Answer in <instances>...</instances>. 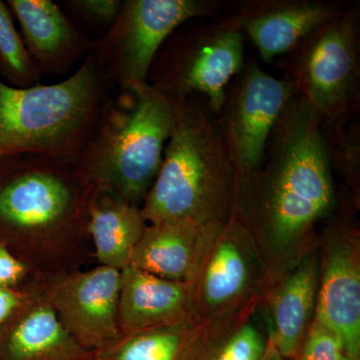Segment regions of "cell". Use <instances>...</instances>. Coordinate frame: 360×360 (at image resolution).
Wrapping results in <instances>:
<instances>
[{
	"instance_id": "cell-11",
	"label": "cell",
	"mask_w": 360,
	"mask_h": 360,
	"mask_svg": "<svg viewBox=\"0 0 360 360\" xmlns=\"http://www.w3.org/2000/svg\"><path fill=\"white\" fill-rule=\"evenodd\" d=\"M350 212L331 219L319 241L314 319L340 336L348 359L360 360V236Z\"/></svg>"
},
{
	"instance_id": "cell-9",
	"label": "cell",
	"mask_w": 360,
	"mask_h": 360,
	"mask_svg": "<svg viewBox=\"0 0 360 360\" xmlns=\"http://www.w3.org/2000/svg\"><path fill=\"white\" fill-rule=\"evenodd\" d=\"M274 283L264 246L240 217L210 224L193 283L196 314L212 319L262 303Z\"/></svg>"
},
{
	"instance_id": "cell-26",
	"label": "cell",
	"mask_w": 360,
	"mask_h": 360,
	"mask_svg": "<svg viewBox=\"0 0 360 360\" xmlns=\"http://www.w3.org/2000/svg\"><path fill=\"white\" fill-rule=\"evenodd\" d=\"M25 265L0 243V286L13 288L25 276Z\"/></svg>"
},
{
	"instance_id": "cell-13",
	"label": "cell",
	"mask_w": 360,
	"mask_h": 360,
	"mask_svg": "<svg viewBox=\"0 0 360 360\" xmlns=\"http://www.w3.org/2000/svg\"><path fill=\"white\" fill-rule=\"evenodd\" d=\"M345 11L341 4L323 0H248L222 20L248 35L262 61L271 63Z\"/></svg>"
},
{
	"instance_id": "cell-5",
	"label": "cell",
	"mask_w": 360,
	"mask_h": 360,
	"mask_svg": "<svg viewBox=\"0 0 360 360\" xmlns=\"http://www.w3.org/2000/svg\"><path fill=\"white\" fill-rule=\"evenodd\" d=\"M7 158L13 167L0 184V224L34 236L89 219L96 189L77 161L33 153Z\"/></svg>"
},
{
	"instance_id": "cell-16",
	"label": "cell",
	"mask_w": 360,
	"mask_h": 360,
	"mask_svg": "<svg viewBox=\"0 0 360 360\" xmlns=\"http://www.w3.org/2000/svg\"><path fill=\"white\" fill-rule=\"evenodd\" d=\"M63 328L44 292L25 295L0 330V360H96Z\"/></svg>"
},
{
	"instance_id": "cell-18",
	"label": "cell",
	"mask_w": 360,
	"mask_h": 360,
	"mask_svg": "<svg viewBox=\"0 0 360 360\" xmlns=\"http://www.w3.org/2000/svg\"><path fill=\"white\" fill-rule=\"evenodd\" d=\"M194 311L193 283L167 281L130 265L122 269L118 326L122 336L175 323Z\"/></svg>"
},
{
	"instance_id": "cell-19",
	"label": "cell",
	"mask_w": 360,
	"mask_h": 360,
	"mask_svg": "<svg viewBox=\"0 0 360 360\" xmlns=\"http://www.w3.org/2000/svg\"><path fill=\"white\" fill-rule=\"evenodd\" d=\"M210 227V224L198 226L184 222L148 224L129 265L167 281L193 283Z\"/></svg>"
},
{
	"instance_id": "cell-10",
	"label": "cell",
	"mask_w": 360,
	"mask_h": 360,
	"mask_svg": "<svg viewBox=\"0 0 360 360\" xmlns=\"http://www.w3.org/2000/svg\"><path fill=\"white\" fill-rule=\"evenodd\" d=\"M231 84L217 118L238 175H245L264 162L272 131L296 89L288 77H274L252 60Z\"/></svg>"
},
{
	"instance_id": "cell-2",
	"label": "cell",
	"mask_w": 360,
	"mask_h": 360,
	"mask_svg": "<svg viewBox=\"0 0 360 360\" xmlns=\"http://www.w3.org/2000/svg\"><path fill=\"white\" fill-rule=\"evenodd\" d=\"M176 103L174 129L162 163L142 203L148 224L225 221L233 213L238 172L217 115L205 97Z\"/></svg>"
},
{
	"instance_id": "cell-4",
	"label": "cell",
	"mask_w": 360,
	"mask_h": 360,
	"mask_svg": "<svg viewBox=\"0 0 360 360\" xmlns=\"http://www.w3.org/2000/svg\"><path fill=\"white\" fill-rule=\"evenodd\" d=\"M176 103L148 82L120 89L77 162L97 191L141 206L155 184Z\"/></svg>"
},
{
	"instance_id": "cell-23",
	"label": "cell",
	"mask_w": 360,
	"mask_h": 360,
	"mask_svg": "<svg viewBox=\"0 0 360 360\" xmlns=\"http://www.w3.org/2000/svg\"><path fill=\"white\" fill-rule=\"evenodd\" d=\"M251 317L252 315L225 335L206 360H262L267 338Z\"/></svg>"
},
{
	"instance_id": "cell-12",
	"label": "cell",
	"mask_w": 360,
	"mask_h": 360,
	"mask_svg": "<svg viewBox=\"0 0 360 360\" xmlns=\"http://www.w3.org/2000/svg\"><path fill=\"white\" fill-rule=\"evenodd\" d=\"M122 270L99 265L59 274L44 291L59 321L85 349L99 354L122 338L118 326Z\"/></svg>"
},
{
	"instance_id": "cell-28",
	"label": "cell",
	"mask_w": 360,
	"mask_h": 360,
	"mask_svg": "<svg viewBox=\"0 0 360 360\" xmlns=\"http://www.w3.org/2000/svg\"><path fill=\"white\" fill-rule=\"evenodd\" d=\"M262 360H295V359H285V357L283 356L281 354H279L278 350L276 349V347H274V343L271 342V340L267 338V347L266 350H265V354L264 357H262Z\"/></svg>"
},
{
	"instance_id": "cell-3",
	"label": "cell",
	"mask_w": 360,
	"mask_h": 360,
	"mask_svg": "<svg viewBox=\"0 0 360 360\" xmlns=\"http://www.w3.org/2000/svg\"><path fill=\"white\" fill-rule=\"evenodd\" d=\"M89 52L68 79L18 89L0 79V158L22 153L78 161L111 97Z\"/></svg>"
},
{
	"instance_id": "cell-14",
	"label": "cell",
	"mask_w": 360,
	"mask_h": 360,
	"mask_svg": "<svg viewBox=\"0 0 360 360\" xmlns=\"http://www.w3.org/2000/svg\"><path fill=\"white\" fill-rule=\"evenodd\" d=\"M260 303L205 319L193 314L175 323L122 336L96 360H206L225 335L255 314Z\"/></svg>"
},
{
	"instance_id": "cell-29",
	"label": "cell",
	"mask_w": 360,
	"mask_h": 360,
	"mask_svg": "<svg viewBox=\"0 0 360 360\" xmlns=\"http://www.w3.org/2000/svg\"><path fill=\"white\" fill-rule=\"evenodd\" d=\"M342 360H352V359H348V357L347 356V355H345V359H343Z\"/></svg>"
},
{
	"instance_id": "cell-1",
	"label": "cell",
	"mask_w": 360,
	"mask_h": 360,
	"mask_svg": "<svg viewBox=\"0 0 360 360\" xmlns=\"http://www.w3.org/2000/svg\"><path fill=\"white\" fill-rule=\"evenodd\" d=\"M335 205L323 123L296 90L264 162L238 175L233 208L264 246L274 283L310 250L315 224Z\"/></svg>"
},
{
	"instance_id": "cell-7",
	"label": "cell",
	"mask_w": 360,
	"mask_h": 360,
	"mask_svg": "<svg viewBox=\"0 0 360 360\" xmlns=\"http://www.w3.org/2000/svg\"><path fill=\"white\" fill-rule=\"evenodd\" d=\"M245 65V35L220 18L172 32L153 59L148 84L175 101L205 97L219 115L227 87Z\"/></svg>"
},
{
	"instance_id": "cell-22",
	"label": "cell",
	"mask_w": 360,
	"mask_h": 360,
	"mask_svg": "<svg viewBox=\"0 0 360 360\" xmlns=\"http://www.w3.org/2000/svg\"><path fill=\"white\" fill-rule=\"evenodd\" d=\"M0 63L13 82L11 86L27 89L39 84L42 72L26 49L22 37L16 30L13 18L0 1Z\"/></svg>"
},
{
	"instance_id": "cell-21",
	"label": "cell",
	"mask_w": 360,
	"mask_h": 360,
	"mask_svg": "<svg viewBox=\"0 0 360 360\" xmlns=\"http://www.w3.org/2000/svg\"><path fill=\"white\" fill-rule=\"evenodd\" d=\"M347 113L335 122L323 124L331 167L335 168L359 198L360 168V129L356 112Z\"/></svg>"
},
{
	"instance_id": "cell-20",
	"label": "cell",
	"mask_w": 360,
	"mask_h": 360,
	"mask_svg": "<svg viewBox=\"0 0 360 360\" xmlns=\"http://www.w3.org/2000/svg\"><path fill=\"white\" fill-rule=\"evenodd\" d=\"M141 206L97 191L90 203L87 226L101 265L122 270L148 226Z\"/></svg>"
},
{
	"instance_id": "cell-27",
	"label": "cell",
	"mask_w": 360,
	"mask_h": 360,
	"mask_svg": "<svg viewBox=\"0 0 360 360\" xmlns=\"http://www.w3.org/2000/svg\"><path fill=\"white\" fill-rule=\"evenodd\" d=\"M25 295H20L13 288L0 286V330L20 309Z\"/></svg>"
},
{
	"instance_id": "cell-24",
	"label": "cell",
	"mask_w": 360,
	"mask_h": 360,
	"mask_svg": "<svg viewBox=\"0 0 360 360\" xmlns=\"http://www.w3.org/2000/svg\"><path fill=\"white\" fill-rule=\"evenodd\" d=\"M345 355L340 336L314 319L295 360H342Z\"/></svg>"
},
{
	"instance_id": "cell-25",
	"label": "cell",
	"mask_w": 360,
	"mask_h": 360,
	"mask_svg": "<svg viewBox=\"0 0 360 360\" xmlns=\"http://www.w3.org/2000/svg\"><path fill=\"white\" fill-rule=\"evenodd\" d=\"M65 4L70 7L72 13L79 18L89 21L92 25L105 27L108 30L115 22L122 1L120 0H71Z\"/></svg>"
},
{
	"instance_id": "cell-17",
	"label": "cell",
	"mask_w": 360,
	"mask_h": 360,
	"mask_svg": "<svg viewBox=\"0 0 360 360\" xmlns=\"http://www.w3.org/2000/svg\"><path fill=\"white\" fill-rule=\"evenodd\" d=\"M8 6L20 22L26 49L42 73L65 75L91 51L94 44L51 0H9Z\"/></svg>"
},
{
	"instance_id": "cell-8",
	"label": "cell",
	"mask_w": 360,
	"mask_h": 360,
	"mask_svg": "<svg viewBox=\"0 0 360 360\" xmlns=\"http://www.w3.org/2000/svg\"><path fill=\"white\" fill-rule=\"evenodd\" d=\"M221 6L214 0H125L90 52L108 84L120 89L146 84L153 59L169 35L187 20L217 18Z\"/></svg>"
},
{
	"instance_id": "cell-6",
	"label": "cell",
	"mask_w": 360,
	"mask_h": 360,
	"mask_svg": "<svg viewBox=\"0 0 360 360\" xmlns=\"http://www.w3.org/2000/svg\"><path fill=\"white\" fill-rule=\"evenodd\" d=\"M360 11L345 9L300 40L281 59L285 77L328 124L359 110Z\"/></svg>"
},
{
	"instance_id": "cell-15",
	"label": "cell",
	"mask_w": 360,
	"mask_h": 360,
	"mask_svg": "<svg viewBox=\"0 0 360 360\" xmlns=\"http://www.w3.org/2000/svg\"><path fill=\"white\" fill-rule=\"evenodd\" d=\"M319 281L315 246L272 284L262 300L269 317L267 338L285 359H295L314 321Z\"/></svg>"
}]
</instances>
